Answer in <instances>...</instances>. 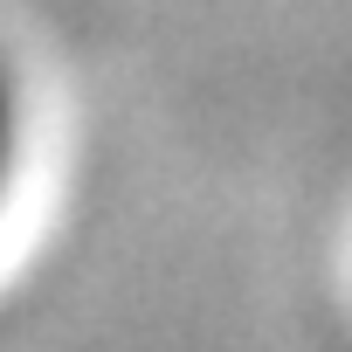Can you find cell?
<instances>
[{"label": "cell", "mask_w": 352, "mask_h": 352, "mask_svg": "<svg viewBox=\"0 0 352 352\" xmlns=\"http://www.w3.org/2000/svg\"><path fill=\"white\" fill-rule=\"evenodd\" d=\"M14 138H21V104H14L8 63H0V194H8V173H14Z\"/></svg>", "instance_id": "obj_1"}]
</instances>
